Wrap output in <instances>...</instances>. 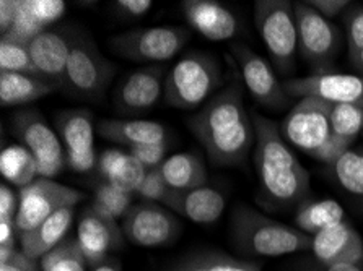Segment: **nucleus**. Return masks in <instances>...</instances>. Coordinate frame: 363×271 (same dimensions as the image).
<instances>
[{"label":"nucleus","instance_id":"1","mask_svg":"<svg viewBox=\"0 0 363 271\" xmlns=\"http://www.w3.org/2000/svg\"><path fill=\"white\" fill-rule=\"evenodd\" d=\"M188 127L213 166H238L255 148L256 134L240 81L213 95L188 119Z\"/></svg>","mask_w":363,"mask_h":271},{"label":"nucleus","instance_id":"2","mask_svg":"<svg viewBox=\"0 0 363 271\" xmlns=\"http://www.w3.org/2000/svg\"><path fill=\"white\" fill-rule=\"evenodd\" d=\"M251 117L256 134L255 168L262 193L279 207L301 204L310 192V173L284 140L277 122L257 113H251Z\"/></svg>","mask_w":363,"mask_h":271},{"label":"nucleus","instance_id":"3","mask_svg":"<svg viewBox=\"0 0 363 271\" xmlns=\"http://www.w3.org/2000/svg\"><path fill=\"white\" fill-rule=\"evenodd\" d=\"M230 226L233 244L245 255L282 257L311 250V236L264 217L250 207L236 208Z\"/></svg>","mask_w":363,"mask_h":271},{"label":"nucleus","instance_id":"4","mask_svg":"<svg viewBox=\"0 0 363 271\" xmlns=\"http://www.w3.org/2000/svg\"><path fill=\"white\" fill-rule=\"evenodd\" d=\"M222 83V67L211 54L189 52L181 57L164 76L163 98L179 110L202 108Z\"/></svg>","mask_w":363,"mask_h":271},{"label":"nucleus","instance_id":"5","mask_svg":"<svg viewBox=\"0 0 363 271\" xmlns=\"http://www.w3.org/2000/svg\"><path fill=\"white\" fill-rule=\"evenodd\" d=\"M114 76V65L86 33L74 30L65 75V95L98 103Z\"/></svg>","mask_w":363,"mask_h":271},{"label":"nucleus","instance_id":"6","mask_svg":"<svg viewBox=\"0 0 363 271\" xmlns=\"http://www.w3.org/2000/svg\"><path fill=\"white\" fill-rule=\"evenodd\" d=\"M255 25L280 74L295 69L298 30L294 4L289 0H259L255 4Z\"/></svg>","mask_w":363,"mask_h":271},{"label":"nucleus","instance_id":"7","mask_svg":"<svg viewBox=\"0 0 363 271\" xmlns=\"http://www.w3.org/2000/svg\"><path fill=\"white\" fill-rule=\"evenodd\" d=\"M331 103L320 98H301L279 124L284 140L311 158L320 159L331 143Z\"/></svg>","mask_w":363,"mask_h":271},{"label":"nucleus","instance_id":"8","mask_svg":"<svg viewBox=\"0 0 363 271\" xmlns=\"http://www.w3.org/2000/svg\"><path fill=\"white\" fill-rule=\"evenodd\" d=\"M191 31L181 26L140 28L121 33L109 40L114 54L132 62H164L183 51Z\"/></svg>","mask_w":363,"mask_h":271},{"label":"nucleus","instance_id":"9","mask_svg":"<svg viewBox=\"0 0 363 271\" xmlns=\"http://www.w3.org/2000/svg\"><path fill=\"white\" fill-rule=\"evenodd\" d=\"M298 51L316 74H328L339 51L340 35L337 26L316 12L308 2L294 4Z\"/></svg>","mask_w":363,"mask_h":271},{"label":"nucleus","instance_id":"10","mask_svg":"<svg viewBox=\"0 0 363 271\" xmlns=\"http://www.w3.org/2000/svg\"><path fill=\"white\" fill-rule=\"evenodd\" d=\"M82 200H85L84 192L40 177L18 192V214H16L18 236L38 228L43 221L52 217L59 209L75 207Z\"/></svg>","mask_w":363,"mask_h":271},{"label":"nucleus","instance_id":"11","mask_svg":"<svg viewBox=\"0 0 363 271\" xmlns=\"http://www.w3.org/2000/svg\"><path fill=\"white\" fill-rule=\"evenodd\" d=\"M124 237L134 246L158 247L169 244L179 234L181 224L172 209L144 202L132 204L121 223Z\"/></svg>","mask_w":363,"mask_h":271},{"label":"nucleus","instance_id":"12","mask_svg":"<svg viewBox=\"0 0 363 271\" xmlns=\"http://www.w3.org/2000/svg\"><path fill=\"white\" fill-rule=\"evenodd\" d=\"M230 51L238 64L245 86L257 104L274 110L287 106L290 96L266 59L252 52L245 44H232Z\"/></svg>","mask_w":363,"mask_h":271},{"label":"nucleus","instance_id":"13","mask_svg":"<svg viewBox=\"0 0 363 271\" xmlns=\"http://www.w3.org/2000/svg\"><path fill=\"white\" fill-rule=\"evenodd\" d=\"M290 98L315 96L331 104H350L363 109V75L313 74L284 83Z\"/></svg>","mask_w":363,"mask_h":271},{"label":"nucleus","instance_id":"14","mask_svg":"<svg viewBox=\"0 0 363 271\" xmlns=\"http://www.w3.org/2000/svg\"><path fill=\"white\" fill-rule=\"evenodd\" d=\"M74 30L75 28L69 25L48 28L28 44L36 69L41 71L44 80L60 91H65V75Z\"/></svg>","mask_w":363,"mask_h":271},{"label":"nucleus","instance_id":"15","mask_svg":"<svg viewBox=\"0 0 363 271\" xmlns=\"http://www.w3.org/2000/svg\"><path fill=\"white\" fill-rule=\"evenodd\" d=\"M82 252L90 267H98L108 260V252L123 246L124 232L116 219L90 204L79 221L77 231Z\"/></svg>","mask_w":363,"mask_h":271},{"label":"nucleus","instance_id":"16","mask_svg":"<svg viewBox=\"0 0 363 271\" xmlns=\"http://www.w3.org/2000/svg\"><path fill=\"white\" fill-rule=\"evenodd\" d=\"M164 67L160 64H152L140 67L125 76L118 86L114 101L119 113L135 114L144 113L155 106L163 95Z\"/></svg>","mask_w":363,"mask_h":271},{"label":"nucleus","instance_id":"17","mask_svg":"<svg viewBox=\"0 0 363 271\" xmlns=\"http://www.w3.org/2000/svg\"><path fill=\"white\" fill-rule=\"evenodd\" d=\"M186 20L192 30L211 41H228L238 36L240 21L232 10L217 0H183Z\"/></svg>","mask_w":363,"mask_h":271},{"label":"nucleus","instance_id":"18","mask_svg":"<svg viewBox=\"0 0 363 271\" xmlns=\"http://www.w3.org/2000/svg\"><path fill=\"white\" fill-rule=\"evenodd\" d=\"M311 252L323 267L337 263L362 265L363 239L354 226L342 221L313 236Z\"/></svg>","mask_w":363,"mask_h":271},{"label":"nucleus","instance_id":"19","mask_svg":"<svg viewBox=\"0 0 363 271\" xmlns=\"http://www.w3.org/2000/svg\"><path fill=\"white\" fill-rule=\"evenodd\" d=\"M13 134L35 154L36 161L44 159H64L67 158L62 142L59 140L43 115L35 109L18 110L13 115Z\"/></svg>","mask_w":363,"mask_h":271},{"label":"nucleus","instance_id":"20","mask_svg":"<svg viewBox=\"0 0 363 271\" xmlns=\"http://www.w3.org/2000/svg\"><path fill=\"white\" fill-rule=\"evenodd\" d=\"M167 207L197 224H211L223 214L225 197L212 187L203 185L188 192H173Z\"/></svg>","mask_w":363,"mask_h":271},{"label":"nucleus","instance_id":"21","mask_svg":"<svg viewBox=\"0 0 363 271\" xmlns=\"http://www.w3.org/2000/svg\"><path fill=\"white\" fill-rule=\"evenodd\" d=\"M329 120H331V143L318 161L334 164L345 151H349L352 143L363 132V109L350 104H333Z\"/></svg>","mask_w":363,"mask_h":271},{"label":"nucleus","instance_id":"22","mask_svg":"<svg viewBox=\"0 0 363 271\" xmlns=\"http://www.w3.org/2000/svg\"><path fill=\"white\" fill-rule=\"evenodd\" d=\"M147 168L139 159L123 149H104L98 156L96 174L119 189L135 193L147 175Z\"/></svg>","mask_w":363,"mask_h":271},{"label":"nucleus","instance_id":"23","mask_svg":"<svg viewBox=\"0 0 363 271\" xmlns=\"http://www.w3.org/2000/svg\"><path fill=\"white\" fill-rule=\"evenodd\" d=\"M72 219L74 207L59 209L52 217L43 221L38 228L18 236L21 252L33 260L43 258L48 252H51L54 247H57L64 241L70 224H72Z\"/></svg>","mask_w":363,"mask_h":271},{"label":"nucleus","instance_id":"24","mask_svg":"<svg viewBox=\"0 0 363 271\" xmlns=\"http://www.w3.org/2000/svg\"><path fill=\"white\" fill-rule=\"evenodd\" d=\"M96 130L106 140L128 148L167 142L164 127L153 120L104 119L96 124Z\"/></svg>","mask_w":363,"mask_h":271},{"label":"nucleus","instance_id":"25","mask_svg":"<svg viewBox=\"0 0 363 271\" xmlns=\"http://www.w3.org/2000/svg\"><path fill=\"white\" fill-rule=\"evenodd\" d=\"M160 173L173 192H188L203 187L207 171L202 159L192 153H179L162 163Z\"/></svg>","mask_w":363,"mask_h":271},{"label":"nucleus","instance_id":"26","mask_svg":"<svg viewBox=\"0 0 363 271\" xmlns=\"http://www.w3.org/2000/svg\"><path fill=\"white\" fill-rule=\"evenodd\" d=\"M57 88L36 76L0 71V104L5 108L21 106L51 95Z\"/></svg>","mask_w":363,"mask_h":271},{"label":"nucleus","instance_id":"27","mask_svg":"<svg viewBox=\"0 0 363 271\" xmlns=\"http://www.w3.org/2000/svg\"><path fill=\"white\" fill-rule=\"evenodd\" d=\"M344 221V208L331 200V198H323V200H306L298 204L295 214L296 229L305 232L308 236H316L333 226Z\"/></svg>","mask_w":363,"mask_h":271},{"label":"nucleus","instance_id":"28","mask_svg":"<svg viewBox=\"0 0 363 271\" xmlns=\"http://www.w3.org/2000/svg\"><path fill=\"white\" fill-rule=\"evenodd\" d=\"M56 127L65 151L93 148V114L88 110L74 109L59 114Z\"/></svg>","mask_w":363,"mask_h":271},{"label":"nucleus","instance_id":"29","mask_svg":"<svg viewBox=\"0 0 363 271\" xmlns=\"http://www.w3.org/2000/svg\"><path fill=\"white\" fill-rule=\"evenodd\" d=\"M0 173L20 189L33 184L38 175L36 158L23 145H10L0 154Z\"/></svg>","mask_w":363,"mask_h":271},{"label":"nucleus","instance_id":"30","mask_svg":"<svg viewBox=\"0 0 363 271\" xmlns=\"http://www.w3.org/2000/svg\"><path fill=\"white\" fill-rule=\"evenodd\" d=\"M172 271H262L255 262H246L225 253H199L186 258Z\"/></svg>","mask_w":363,"mask_h":271},{"label":"nucleus","instance_id":"31","mask_svg":"<svg viewBox=\"0 0 363 271\" xmlns=\"http://www.w3.org/2000/svg\"><path fill=\"white\" fill-rule=\"evenodd\" d=\"M86 265L77 239H64L41 258L43 271H86Z\"/></svg>","mask_w":363,"mask_h":271},{"label":"nucleus","instance_id":"32","mask_svg":"<svg viewBox=\"0 0 363 271\" xmlns=\"http://www.w3.org/2000/svg\"><path fill=\"white\" fill-rule=\"evenodd\" d=\"M132 198H134V193L119 189L111 182L101 180L95 187V197H93L91 204L100 212L118 219L124 218L125 213L132 208Z\"/></svg>","mask_w":363,"mask_h":271},{"label":"nucleus","instance_id":"33","mask_svg":"<svg viewBox=\"0 0 363 271\" xmlns=\"http://www.w3.org/2000/svg\"><path fill=\"white\" fill-rule=\"evenodd\" d=\"M18 12L38 31L43 33L62 18L65 13V2L62 0H20Z\"/></svg>","mask_w":363,"mask_h":271},{"label":"nucleus","instance_id":"34","mask_svg":"<svg viewBox=\"0 0 363 271\" xmlns=\"http://www.w3.org/2000/svg\"><path fill=\"white\" fill-rule=\"evenodd\" d=\"M0 71H12L44 80L41 71L33 62L28 46L20 42L0 40Z\"/></svg>","mask_w":363,"mask_h":271},{"label":"nucleus","instance_id":"35","mask_svg":"<svg viewBox=\"0 0 363 271\" xmlns=\"http://www.w3.org/2000/svg\"><path fill=\"white\" fill-rule=\"evenodd\" d=\"M339 184L354 195H363V153L349 149L334 164Z\"/></svg>","mask_w":363,"mask_h":271},{"label":"nucleus","instance_id":"36","mask_svg":"<svg viewBox=\"0 0 363 271\" xmlns=\"http://www.w3.org/2000/svg\"><path fill=\"white\" fill-rule=\"evenodd\" d=\"M135 195H139L142 200L145 202H152V203L160 202L167 204V202L173 195V190L169 189L167 182H164L160 169L155 168V169L147 171L145 179L139 187V190L135 192Z\"/></svg>","mask_w":363,"mask_h":271},{"label":"nucleus","instance_id":"37","mask_svg":"<svg viewBox=\"0 0 363 271\" xmlns=\"http://www.w3.org/2000/svg\"><path fill=\"white\" fill-rule=\"evenodd\" d=\"M344 23L347 31L349 54L354 55L363 49V8H352L344 15Z\"/></svg>","mask_w":363,"mask_h":271},{"label":"nucleus","instance_id":"38","mask_svg":"<svg viewBox=\"0 0 363 271\" xmlns=\"http://www.w3.org/2000/svg\"><path fill=\"white\" fill-rule=\"evenodd\" d=\"M128 151L132 156L139 159V161L145 166L147 169H155L160 168L162 163L164 161L168 151V143H152V145H140L134 148H128Z\"/></svg>","mask_w":363,"mask_h":271},{"label":"nucleus","instance_id":"39","mask_svg":"<svg viewBox=\"0 0 363 271\" xmlns=\"http://www.w3.org/2000/svg\"><path fill=\"white\" fill-rule=\"evenodd\" d=\"M67 154V166L75 173H90L96 169V153L95 148L80 149V151H65Z\"/></svg>","mask_w":363,"mask_h":271},{"label":"nucleus","instance_id":"40","mask_svg":"<svg viewBox=\"0 0 363 271\" xmlns=\"http://www.w3.org/2000/svg\"><path fill=\"white\" fill-rule=\"evenodd\" d=\"M113 5L123 18L130 20L145 15L153 7V2L152 0H118Z\"/></svg>","mask_w":363,"mask_h":271},{"label":"nucleus","instance_id":"41","mask_svg":"<svg viewBox=\"0 0 363 271\" xmlns=\"http://www.w3.org/2000/svg\"><path fill=\"white\" fill-rule=\"evenodd\" d=\"M308 4L329 21H331V18H335V16L345 12L350 5L349 0H310Z\"/></svg>","mask_w":363,"mask_h":271},{"label":"nucleus","instance_id":"42","mask_svg":"<svg viewBox=\"0 0 363 271\" xmlns=\"http://www.w3.org/2000/svg\"><path fill=\"white\" fill-rule=\"evenodd\" d=\"M18 214V198L7 184L0 185V219L16 221Z\"/></svg>","mask_w":363,"mask_h":271},{"label":"nucleus","instance_id":"43","mask_svg":"<svg viewBox=\"0 0 363 271\" xmlns=\"http://www.w3.org/2000/svg\"><path fill=\"white\" fill-rule=\"evenodd\" d=\"M0 271H40L36 260L25 255L21 250H16L15 255L0 265Z\"/></svg>","mask_w":363,"mask_h":271},{"label":"nucleus","instance_id":"44","mask_svg":"<svg viewBox=\"0 0 363 271\" xmlns=\"http://www.w3.org/2000/svg\"><path fill=\"white\" fill-rule=\"evenodd\" d=\"M18 2L20 0H2L0 2V31L2 35L12 28L16 12H18Z\"/></svg>","mask_w":363,"mask_h":271},{"label":"nucleus","instance_id":"45","mask_svg":"<svg viewBox=\"0 0 363 271\" xmlns=\"http://www.w3.org/2000/svg\"><path fill=\"white\" fill-rule=\"evenodd\" d=\"M15 236H18L16 221L0 219V247L15 248Z\"/></svg>","mask_w":363,"mask_h":271},{"label":"nucleus","instance_id":"46","mask_svg":"<svg viewBox=\"0 0 363 271\" xmlns=\"http://www.w3.org/2000/svg\"><path fill=\"white\" fill-rule=\"evenodd\" d=\"M324 271H363V268L360 265L337 263V265H331V267H324Z\"/></svg>","mask_w":363,"mask_h":271},{"label":"nucleus","instance_id":"47","mask_svg":"<svg viewBox=\"0 0 363 271\" xmlns=\"http://www.w3.org/2000/svg\"><path fill=\"white\" fill-rule=\"evenodd\" d=\"M93 271H121V267L116 260H106V262L93 268Z\"/></svg>","mask_w":363,"mask_h":271},{"label":"nucleus","instance_id":"48","mask_svg":"<svg viewBox=\"0 0 363 271\" xmlns=\"http://www.w3.org/2000/svg\"><path fill=\"white\" fill-rule=\"evenodd\" d=\"M350 60H352V65L360 71V74H363V49L360 52H357L354 55H350Z\"/></svg>","mask_w":363,"mask_h":271},{"label":"nucleus","instance_id":"49","mask_svg":"<svg viewBox=\"0 0 363 271\" xmlns=\"http://www.w3.org/2000/svg\"><path fill=\"white\" fill-rule=\"evenodd\" d=\"M362 268H363V257H362Z\"/></svg>","mask_w":363,"mask_h":271}]
</instances>
